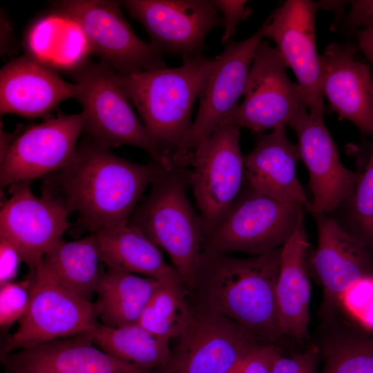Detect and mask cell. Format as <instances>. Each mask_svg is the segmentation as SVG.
Masks as SVG:
<instances>
[{
	"mask_svg": "<svg viewBox=\"0 0 373 373\" xmlns=\"http://www.w3.org/2000/svg\"><path fill=\"white\" fill-rule=\"evenodd\" d=\"M281 249L247 258L202 251L187 291L192 307L227 317L262 343L278 345L283 338L276 294Z\"/></svg>",
	"mask_w": 373,
	"mask_h": 373,
	"instance_id": "obj_1",
	"label": "cell"
},
{
	"mask_svg": "<svg viewBox=\"0 0 373 373\" xmlns=\"http://www.w3.org/2000/svg\"><path fill=\"white\" fill-rule=\"evenodd\" d=\"M162 166L134 163L93 140L84 141L54 176L59 200L80 223L97 233L129 222L146 188ZM56 199V198H55Z\"/></svg>",
	"mask_w": 373,
	"mask_h": 373,
	"instance_id": "obj_2",
	"label": "cell"
},
{
	"mask_svg": "<svg viewBox=\"0 0 373 373\" xmlns=\"http://www.w3.org/2000/svg\"><path fill=\"white\" fill-rule=\"evenodd\" d=\"M177 68L117 73L118 80L142 122L169 158L189 131L195 100L215 58L182 59Z\"/></svg>",
	"mask_w": 373,
	"mask_h": 373,
	"instance_id": "obj_3",
	"label": "cell"
},
{
	"mask_svg": "<svg viewBox=\"0 0 373 373\" xmlns=\"http://www.w3.org/2000/svg\"><path fill=\"white\" fill-rule=\"evenodd\" d=\"M189 173L186 168L162 167L128 222L167 253L186 291L193 285L204 242L202 219L186 193Z\"/></svg>",
	"mask_w": 373,
	"mask_h": 373,
	"instance_id": "obj_4",
	"label": "cell"
},
{
	"mask_svg": "<svg viewBox=\"0 0 373 373\" xmlns=\"http://www.w3.org/2000/svg\"><path fill=\"white\" fill-rule=\"evenodd\" d=\"M77 99L82 106L84 131L91 140L111 149L122 145L138 147L164 169L172 166L122 87L117 72L104 61H87L72 71Z\"/></svg>",
	"mask_w": 373,
	"mask_h": 373,
	"instance_id": "obj_5",
	"label": "cell"
},
{
	"mask_svg": "<svg viewBox=\"0 0 373 373\" xmlns=\"http://www.w3.org/2000/svg\"><path fill=\"white\" fill-rule=\"evenodd\" d=\"M259 31L248 39L225 44L199 95V108L191 127L170 156L173 166L186 168L201 155L213 133L230 119L243 96Z\"/></svg>",
	"mask_w": 373,
	"mask_h": 373,
	"instance_id": "obj_6",
	"label": "cell"
},
{
	"mask_svg": "<svg viewBox=\"0 0 373 373\" xmlns=\"http://www.w3.org/2000/svg\"><path fill=\"white\" fill-rule=\"evenodd\" d=\"M244 186L225 218L205 240L202 251L266 254L282 247L304 218L300 204L279 201Z\"/></svg>",
	"mask_w": 373,
	"mask_h": 373,
	"instance_id": "obj_7",
	"label": "cell"
},
{
	"mask_svg": "<svg viewBox=\"0 0 373 373\" xmlns=\"http://www.w3.org/2000/svg\"><path fill=\"white\" fill-rule=\"evenodd\" d=\"M121 1L64 0L54 6L80 27L102 61L119 74L166 68L161 52L140 39L124 17Z\"/></svg>",
	"mask_w": 373,
	"mask_h": 373,
	"instance_id": "obj_8",
	"label": "cell"
},
{
	"mask_svg": "<svg viewBox=\"0 0 373 373\" xmlns=\"http://www.w3.org/2000/svg\"><path fill=\"white\" fill-rule=\"evenodd\" d=\"M30 301L1 355L52 340L88 334L99 324L95 303L57 283L39 269Z\"/></svg>",
	"mask_w": 373,
	"mask_h": 373,
	"instance_id": "obj_9",
	"label": "cell"
},
{
	"mask_svg": "<svg viewBox=\"0 0 373 373\" xmlns=\"http://www.w3.org/2000/svg\"><path fill=\"white\" fill-rule=\"evenodd\" d=\"M287 68L276 48L261 40L254 52L244 100L229 119L236 126L260 133L286 126L308 108L303 90L289 79Z\"/></svg>",
	"mask_w": 373,
	"mask_h": 373,
	"instance_id": "obj_10",
	"label": "cell"
},
{
	"mask_svg": "<svg viewBox=\"0 0 373 373\" xmlns=\"http://www.w3.org/2000/svg\"><path fill=\"white\" fill-rule=\"evenodd\" d=\"M239 137V128L228 119L191 166L188 181L203 221L204 241L225 218L245 184Z\"/></svg>",
	"mask_w": 373,
	"mask_h": 373,
	"instance_id": "obj_11",
	"label": "cell"
},
{
	"mask_svg": "<svg viewBox=\"0 0 373 373\" xmlns=\"http://www.w3.org/2000/svg\"><path fill=\"white\" fill-rule=\"evenodd\" d=\"M83 131L82 112L50 118L17 136L7 137L1 146V187L64 169L73 158Z\"/></svg>",
	"mask_w": 373,
	"mask_h": 373,
	"instance_id": "obj_12",
	"label": "cell"
},
{
	"mask_svg": "<svg viewBox=\"0 0 373 373\" xmlns=\"http://www.w3.org/2000/svg\"><path fill=\"white\" fill-rule=\"evenodd\" d=\"M192 308L191 320L160 373H230L264 343L227 317Z\"/></svg>",
	"mask_w": 373,
	"mask_h": 373,
	"instance_id": "obj_13",
	"label": "cell"
},
{
	"mask_svg": "<svg viewBox=\"0 0 373 373\" xmlns=\"http://www.w3.org/2000/svg\"><path fill=\"white\" fill-rule=\"evenodd\" d=\"M130 15L145 28L161 54L182 59L203 55L206 37L223 26L220 11L210 0H126Z\"/></svg>",
	"mask_w": 373,
	"mask_h": 373,
	"instance_id": "obj_14",
	"label": "cell"
},
{
	"mask_svg": "<svg viewBox=\"0 0 373 373\" xmlns=\"http://www.w3.org/2000/svg\"><path fill=\"white\" fill-rule=\"evenodd\" d=\"M313 216L318 245L308 253L307 267L323 288V318L342 307L343 298L354 285L373 276V251L329 213Z\"/></svg>",
	"mask_w": 373,
	"mask_h": 373,
	"instance_id": "obj_15",
	"label": "cell"
},
{
	"mask_svg": "<svg viewBox=\"0 0 373 373\" xmlns=\"http://www.w3.org/2000/svg\"><path fill=\"white\" fill-rule=\"evenodd\" d=\"M31 182L10 186V197L0 211V239L10 243L34 271L70 224L66 207L55 198L35 195Z\"/></svg>",
	"mask_w": 373,
	"mask_h": 373,
	"instance_id": "obj_16",
	"label": "cell"
},
{
	"mask_svg": "<svg viewBox=\"0 0 373 373\" xmlns=\"http://www.w3.org/2000/svg\"><path fill=\"white\" fill-rule=\"evenodd\" d=\"M318 2L289 0L272 14L258 30L273 40L287 67L293 70L305 95L309 113L323 116L320 86L321 60L317 52L315 16Z\"/></svg>",
	"mask_w": 373,
	"mask_h": 373,
	"instance_id": "obj_17",
	"label": "cell"
},
{
	"mask_svg": "<svg viewBox=\"0 0 373 373\" xmlns=\"http://www.w3.org/2000/svg\"><path fill=\"white\" fill-rule=\"evenodd\" d=\"M296 133L299 157L309 173L313 195L312 213H330L353 192L361 173L346 168L323 120V116L297 113L287 124Z\"/></svg>",
	"mask_w": 373,
	"mask_h": 373,
	"instance_id": "obj_18",
	"label": "cell"
},
{
	"mask_svg": "<svg viewBox=\"0 0 373 373\" xmlns=\"http://www.w3.org/2000/svg\"><path fill=\"white\" fill-rule=\"evenodd\" d=\"M3 373H160L119 360L88 334L41 343L1 355Z\"/></svg>",
	"mask_w": 373,
	"mask_h": 373,
	"instance_id": "obj_19",
	"label": "cell"
},
{
	"mask_svg": "<svg viewBox=\"0 0 373 373\" xmlns=\"http://www.w3.org/2000/svg\"><path fill=\"white\" fill-rule=\"evenodd\" d=\"M354 47L333 43L320 55L323 96L340 119L373 135V81L368 64L356 61Z\"/></svg>",
	"mask_w": 373,
	"mask_h": 373,
	"instance_id": "obj_20",
	"label": "cell"
},
{
	"mask_svg": "<svg viewBox=\"0 0 373 373\" xmlns=\"http://www.w3.org/2000/svg\"><path fill=\"white\" fill-rule=\"evenodd\" d=\"M75 84L30 55L7 63L0 72V112L43 117L61 102L76 97Z\"/></svg>",
	"mask_w": 373,
	"mask_h": 373,
	"instance_id": "obj_21",
	"label": "cell"
},
{
	"mask_svg": "<svg viewBox=\"0 0 373 373\" xmlns=\"http://www.w3.org/2000/svg\"><path fill=\"white\" fill-rule=\"evenodd\" d=\"M299 159L297 146L288 139L285 126L259 135L254 149L244 157L245 183L256 193L299 204L312 213V203L296 174Z\"/></svg>",
	"mask_w": 373,
	"mask_h": 373,
	"instance_id": "obj_22",
	"label": "cell"
},
{
	"mask_svg": "<svg viewBox=\"0 0 373 373\" xmlns=\"http://www.w3.org/2000/svg\"><path fill=\"white\" fill-rule=\"evenodd\" d=\"M304 218L282 247L276 285L278 325L282 336L303 344L309 338V301L307 255L310 250Z\"/></svg>",
	"mask_w": 373,
	"mask_h": 373,
	"instance_id": "obj_23",
	"label": "cell"
},
{
	"mask_svg": "<svg viewBox=\"0 0 373 373\" xmlns=\"http://www.w3.org/2000/svg\"><path fill=\"white\" fill-rule=\"evenodd\" d=\"M93 233L100 259L107 269L183 283L174 267L164 260L160 248L138 227L128 222Z\"/></svg>",
	"mask_w": 373,
	"mask_h": 373,
	"instance_id": "obj_24",
	"label": "cell"
},
{
	"mask_svg": "<svg viewBox=\"0 0 373 373\" xmlns=\"http://www.w3.org/2000/svg\"><path fill=\"white\" fill-rule=\"evenodd\" d=\"M340 308L321 318L317 342L320 373H373V331Z\"/></svg>",
	"mask_w": 373,
	"mask_h": 373,
	"instance_id": "obj_25",
	"label": "cell"
},
{
	"mask_svg": "<svg viewBox=\"0 0 373 373\" xmlns=\"http://www.w3.org/2000/svg\"><path fill=\"white\" fill-rule=\"evenodd\" d=\"M102 264L97 238L91 233L77 240H61L45 254L36 269L62 287L90 300L104 271Z\"/></svg>",
	"mask_w": 373,
	"mask_h": 373,
	"instance_id": "obj_26",
	"label": "cell"
},
{
	"mask_svg": "<svg viewBox=\"0 0 373 373\" xmlns=\"http://www.w3.org/2000/svg\"><path fill=\"white\" fill-rule=\"evenodd\" d=\"M163 281L133 273L104 270L96 288L98 319L112 327L137 324L149 298Z\"/></svg>",
	"mask_w": 373,
	"mask_h": 373,
	"instance_id": "obj_27",
	"label": "cell"
},
{
	"mask_svg": "<svg viewBox=\"0 0 373 373\" xmlns=\"http://www.w3.org/2000/svg\"><path fill=\"white\" fill-rule=\"evenodd\" d=\"M31 56L54 68L76 70L93 50L76 22L59 12L41 18L27 37Z\"/></svg>",
	"mask_w": 373,
	"mask_h": 373,
	"instance_id": "obj_28",
	"label": "cell"
},
{
	"mask_svg": "<svg viewBox=\"0 0 373 373\" xmlns=\"http://www.w3.org/2000/svg\"><path fill=\"white\" fill-rule=\"evenodd\" d=\"M88 334L106 353L140 368L160 371L171 355L170 340L158 337L138 324L112 327L99 323Z\"/></svg>",
	"mask_w": 373,
	"mask_h": 373,
	"instance_id": "obj_29",
	"label": "cell"
},
{
	"mask_svg": "<svg viewBox=\"0 0 373 373\" xmlns=\"http://www.w3.org/2000/svg\"><path fill=\"white\" fill-rule=\"evenodd\" d=\"M192 313L184 284L163 281L149 298L137 324L158 337L171 341L182 335Z\"/></svg>",
	"mask_w": 373,
	"mask_h": 373,
	"instance_id": "obj_30",
	"label": "cell"
},
{
	"mask_svg": "<svg viewBox=\"0 0 373 373\" xmlns=\"http://www.w3.org/2000/svg\"><path fill=\"white\" fill-rule=\"evenodd\" d=\"M349 218L352 226L346 230L373 251V146L363 173L352 194ZM343 201V202H344Z\"/></svg>",
	"mask_w": 373,
	"mask_h": 373,
	"instance_id": "obj_31",
	"label": "cell"
},
{
	"mask_svg": "<svg viewBox=\"0 0 373 373\" xmlns=\"http://www.w3.org/2000/svg\"><path fill=\"white\" fill-rule=\"evenodd\" d=\"M34 280L33 271L28 278L12 281L0 287V325L8 328L19 321L28 308Z\"/></svg>",
	"mask_w": 373,
	"mask_h": 373,
	"instance_id": "obj_32",
	"label": "cell"
},
{
	"mask_svg": "<svg viewBox=\"0 0 373 373\" xmlns=\"http://www.w3.org/2000/svg\"><path fill=\"white\" fill-rule=\"evenodd\" d=\"M319 352L315 343L290 357L283 355L276 362L271 373H318Z\"/></svg>",
	"mask_w": 373,
	"mask_h": 373,
	"instance_id": "obj_33",
	"label": "cell"
},
{
	"mask_svg": "<svg viewBox=\"0 0 373 373\" xmlns=\"http://www.w3.org/2000/svg\"><path fill=\"white\" fill-rule=\"evenodd\" d=\"M213 3L222 14L224 28L222 42L226 44L231 41L238 24L248 19L252 10L246 7L247 1L215 0Z\"/></svg>",
	"mask_w": 373,
	"mask_h": 373,
	"instance_id": "obj_34",
	"label": "cell"
},
{
	"mask_svg": "<svg viewBox=\"0 0 373 373\" xmlns=\"http://www.w3.org/2000/svg\"><path fill=\"white\" fill-rule=\"evenodd\" d=\"M21 262L22 258L16 249L8 242L0 239V286L14 281Z\"/></svg>",
	"mask_w": 373,
	"mask_h": 373,
	"instance_id": "obj_35",
	"label": "cell"
},
{
	"mask_svg": "<svg viewBox=\"0 0 373 373\" xmlns=\"http://www.w3.org/2000/svg\"><path fill=\"white\" fill-rule=\"evenodd\" d=\"M348 23L353 27L373 26V0L352 1Z\"/></svg>",
	"mask_w": 373,
	"mask_h": 373,
	"instance_id": "obj_36",
	"label": "cell"
},
{
	"mask_svg": "<svg viewBox=\"0 0 373 373\" xmlns=\"http://www.w3.org/2000/svg\"><path fill=\"white\" fill-rule=\"evenodd\" d=\"M358 39L361 50L373 64V26L361 30Z\"/></svg>",
	"mask_w": 373,
	"mask_h": 373,
	"instance_id": "obj_37",
	"label": "cell"
},
{
	"mask_svg": "<svg viewBox=\"0 0 373 373\" xmlns=\"http://www.w3.org/2000/svg\"><path fill=\"white\" fill-rule=\"evenodd\" d=\"M230 373H252V372L248 369H247L246 367L238 364Z\"/></svg>",
	"mask_w": 373,
	"mask_h": 373,
	"instance_id": "obj_38",
	"label": "cell"
}]
</instances>
